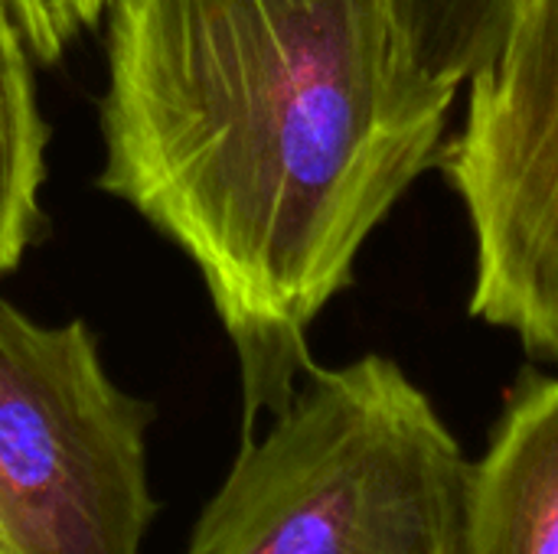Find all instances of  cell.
Masks as SVG:
<instances>
[{
	"label": "cell",
	"mask_w": 558,
	"mask_h": 554,
	"mask_svg": "<svg viewBox=\"0 0 558 554\" xmlns=\"http://www.w3.org/2000/svg\"><path fill=\"white\" fill-rule=\"evenodd\" d=\"M101 189L203 274L235 346L242 438L294 398L366 238L438 163L451 88L389 0H108Z\"/></svg>",
	"instance_id": "6da1fadb"
},
{
	"label": "cell",
	"mask_w": 558,
	"mask_h": 554,
	"mask_svg": "<svg viewBox=\"0 0 558 554\" xmlns=\"http://www.w3.org/2000/svg\"><path fill=\"white\" fill-rule=\"evenodd\" d=\"M471 460L405 369L311 366L245 434L183 554H464Z\"/></svg>",
	"instance_id": "7a4b0ae2"
},
{
	"label": "cell",
	"mask_w": 558,
	"mask_h": 554,
	"mask_svg": "<svg viewBox=\"0 0 558 554\" xmlns=\"http://www.w3.org/2000/svg\"><path fill=\"white\" fill-rule=\"evenodd\" d=\"M0 554H13L10 542H7V535H3V529H0Z\"/></svg>",
	"instance_id": "9c48e42d"
},
{
	"label": "cell",
	"mask_w": 558,
	"mask_h": 554,
	"mask_svg": "<svg viewBox=\"0 0 558 554\" xmlns=\"http://www.w3.org/2000/svg\"><path fill=\"white\" fill-rule=\"evenodd\" d=\"M154 405L108 376L82 320L0 300V529L13 554H141L157 519Z\"/></svg>",
	"instance_id": "3957f363"
},
{
	"label": "cell",
	"mask_w": 558,
	"mask_h": 554,
	"mask_svg": "<svg viewBox=\"0 0 558 554\" xmlns=\"http://www.w3.org/2000/svg\"><path fill=\"white\" fill-rule=\"evenodd\" d=\"M464 554H558V379L526 369L471 464Z\"/></svg>",
	"instance_id": "5b68a950"
},
{
	"label": "cell",
	"mask_w": 558,
	"mask_h": 554,
	"mask_svg": "<svg viewBox=\"0 0 558 554\" xmlns=\"http://www.w3.org/2000/svg\"><path fill=\"white\" fill-rule=\"evenodd\" d=\"M438 167L474 232L471 317L558 366V0H517Z\"/></svg>",
	"instance_id": "277c9868"
},
{
	"label": "cell",
	"mask_w": 558,
	"mask_h": 554,
	"mask_svg": "<svg viewBox=\"0 0 558 554\" xmlns=\"http://www.w3.org/2000/svg\"><path fill=\"white\" fill-rule=\"evenodd\" d=\"M46 121L33 88V52L10 0H0V274L23 258L43 186Z\"/></svg>",
	"instance_id": "8992f818"
},
{
	"label": "cell",
	"mask_w": 558,
	"mask_h": 554,
	"mask_svg": "<svg viewBox=\"0 0 558 554\" xmlns=\"http://www.w3.org/2000/svg\"><path fill=\"white\" fill-rule=\"evenodd\" d=\"M10 7L33 59L56 62L78 33L105 16L108 0H10Z\"/></svg>",
	"instance_id": "ba28073f"
},
{
	"label": "cell",
	"mask_w": 558,
	"mask_h": 554,
	"mask_svg": "<svg viewBox=\"0 0 558 554\" xmlns=\"http://www.w3.org/2000/svg\"><path fill=\"white\" fill-rule=\"evenodd\" d=\"M513 7L517 0H389L409 62L451 91L494 59Z\"/></svg>",
	"instance_id": "52a82bcc"
}]
</instances>
